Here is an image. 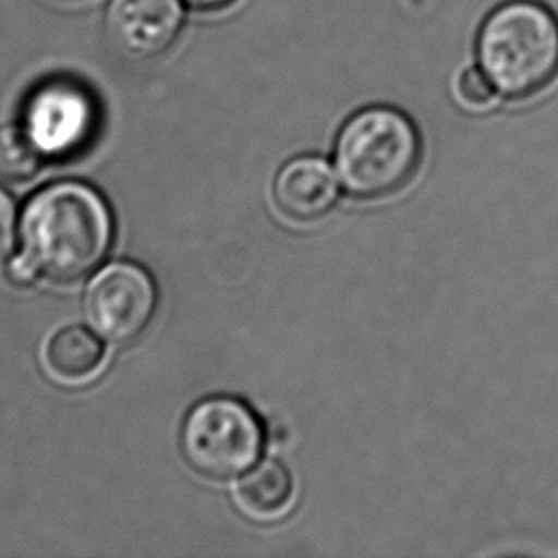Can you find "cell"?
<instances>
[{
	"mask_svg": "<svg viewBox=\"0 0 558 558\" xmlns=\"http://www.w3.org/2000/svg\"><path fill=\"white\" fill-rule=\"evenodd\" d=\"M294 476L277 460L250 468L236 484V504L256 521L282 519L294 506Z\"/></svg>",
	"mask_w": 558,
	"mask_h": 558,
	"instance_id": "cell-9",
	"label": "cell"
},
{
	"mask_svg": "<svg viewBox=\"0 0 558 558\" xmlns=\"http://www.w3.org/2000/svg\"><path fill=\"white\" fill-rule=\"evenodd\" d=\"M475 56L499 99L536 98L558 78L557 14L539 0L501 2L478 27Z\"/></svg>",
	"mask_w": 558,
	"mask_h": 558,
	"instance_id": "cell-2",
	"label": "cell"
},
{
	"mask_svg": "<svg viewBox=\"0 0 558 558\" xmlns=\"http://www.w3.org/2000/svg\"><path fill=\"white\" fill-rule=\"evenodd\" d=\"M453 94L461 107H465L469 111H475V113L488 111L499 99L498 92L494 88L490 78L476 63L460 71V75L453 84Z\"/></svg>",
	"mask_w": 558,
	"mask_h": 558,
	"instance_id": "cell-12",
	"label": "cell"
},
{
	"mask_svg": "<svg viewBox=\"0 0 558 558\" xmlns=\"http://www.w3.org/2000/svg\"><path fill=\"white\" fill-rule=\"evenodd\" d=\"M96 109L90 94L73 83L40 86L25 109V130L38 149L53 157L75 153L90 140Z\"/></svg>",
	"mask_w": 558,
	"mask_h": 558,
	"instance_id": "cell-7",
	"label": "cell"
},
{
	"mask_svg": "<svg viewBox=\"0 0 558 558\" xmlns=\"http://www.w3.org/2000/svg\"><path fill=\"white\" fill-rule=\"evenodd\" d=\"M420 157V132L392 107H366L353 114L336 142L338 180L359 198H379L404 187Z\"/></svg>",
	"mask_w": 558,
	"mask_h": 558,
	"instance_id": "cell-3",
	"label": "cell"
},
{
	"mask_svg": "<svg viewBox=\"0 0 558 558\" xmlns=\"http://www.w3.org/2000/svg\"><path fill=\"white\" fill-rule=\"evenodd\" d=\"M157 311V287L142 265L114 262L92 279L86 313L106 340L129 343L151 323Z\"/></svg>",
	"mask_w": 558,
	"mask_h": 558,
	"instance_id": "cell-5",
	"label": "cell"
},
{
	"mask_svg": "<svg viewBox=\"0 0 558 558\" xmlns=\"http://www.w3.org/2000/svg\"><path fill=\"white\" fill-rule=\"evenodd\" d=\"M38 269L33 265L29 257L22 254L15 256L8 262L7 277L14 287L25 288L31 287L37 280Z\"/></svg>",
	"mask_w": 558,
	"mask_h": 558,
	"instance_id": "cell-13",
	"label": "cell"
},
{
	"mask_svg": "<svg viewBox=\"0 0 558 558\" xmlns=\"http://www.w3.org/2000/svg\"><path fill=\"white\" fill-rule=\"evenodd\" d=\"M43 151L29 132L17 126L0 129V183L23 185L38 174Z\"/></svg>",
	"mask_w": 558,
	"mask_h": 558,
	"instance_id": "cell-11",
	"label": "cell"
},
{
	"mask_svg": "<svg viewBox=\"0 0 558 558\" xmlns=\"http://www.w3.org/2000/svg\"><path fill=\"white\" fill-rule=\"evenodd\" d=\"M45 359L53 377L69 384H78L98 374L106 361V348L90 330L69 326L50 338Z\"/></svg>",
	"mask_w": 558,
	"mask_h": 558,
	"instance_id": "cell-10",
	"label": "cell"
},
{
	"mask_svg": "<svg viewBox=\"0 0 558 558\" xmlns=\"http://www.w3.org/2000/svg\"><path fill=\"white\" fill-rule=\"evenodd\" d=\"M183 23V0H109L104 37L117 58L145 63L175 45Z\"/></svg>",
	"mask_w": 558,
	"mask_h": 558,
	"instance_id": "cell-6",
	"label": "cell"
},
{
	"mask_svg": "<svg viewBox=\"0 0 558 558\" xmlns=\"http://www.w3.org/2000/svg\"><path fill=\"white\" fill-rule=\"evenodd\" d=\"M183 458L196 473L231 481L256 465L264 429L254 410L233 397H211L191 408L180 433Z\"/></svg>",
	"mask_w": 558,
	"mask_h": 558,
	"instance_id": "cell-4",
	"label": "cell"
},
{
	"mask_svg": "<svg viewBox=\"0 0 558 558\" xmlns=\"http://www.w3.org/2000/svg\"><path fill=\"white\" fill-rule=\"evenodd\" d=\"M22 241L23 254L46 279L75 282L106 259L113 216L90 185L53 183L33 196L23 211Z\"/></svg>",
	"mask_w": 558,
	"mask_h": 558,
	"instance_id": "cell-1",
	"label": "cell"
},
{
	"mask_svg": "<svg viewBox=\"0 0 558 558\" xmlns=\"http://www.w3.org/2000/svg\"><path fill=\"white\" fill-rule=\"evenodd\" d=\"M272 196L279 210L295 221H315L338 198V178L323 157L303 155L280 168Z\"/></svg>",
	"mask_w": 558,
	"mask_h": 558,
	"instance_id": "cell-8",
	"label": "cell"
},
{
	"mask_svg": "<svg viewBox=\"0 0 558 558\" xmlns=\"http://www.w3.org/2000/svg\"><path fill=\"white\" fill-rule=\"evenodd\" d=\"M14 226V204L0 191V254L10 248Z\"/></svg>",
	"mask_w": 558,
	"mask_h": 558,
	"instance_id": "cell-14",
	"label": "cell"
},
{
	"mask_svg": "<svg viewBox=\"0 0 558 558\" xmlns=\"http://www.w3.org/2000/svg\"><path fill=\"white\" fill-rule=\"evenodd\" d=\"M234 0H183V4L201 12H216L233 4Z\"/></svg>",
	"mask_w": 558,
	"mask_h": 558,
	"instance_id": "cell-15",
	"label": "cell"
}]
</instances>
